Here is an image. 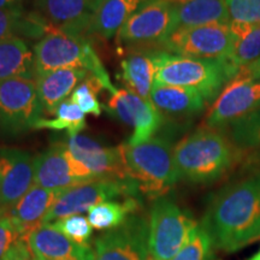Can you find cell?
Masks as SVG:
<instances>
[{"label":"cell","instance_id":"d6a6232c","mask_svg":"<svg viewBox=\"0 0 260 260\" xmlns=\"http://www.w3.org/2000/svg\"><path fill=\"white\" fill-rule=\"evenodd\" d=\"M104 87L98 79L89 75L82 83L76 87L69 99L82 110L84 115H93L99 117L103 113L104 107L98 99V94Z\"/></svg>","mask_w":260,"mask_h":260},{"label":"cell","instance_id":"f1b7e54d","mask_svg":"<svg viewBox=\"0 0 260 260\" xmlns=\"http://www.w3.org/2000/svg\"><path fill=\"white\" fill-rule=\"evenodd\" d=\"M54 118H40L35 123L34 130L48 129L54 132H64L67 130L68 136L79 135L86 129V115L82 112L76 104L70 99L65 100L58 107Z\"/></svg>","mask_w":260,"mask_h":260},{"label":"cell","instance_id":"f35d334b","mask_svg":"<svg viewBox=\"0 0 260 260\" xmlns=\"http://www.w3.org/2000/svg\"><path fill=\"white\" fill-rule=\"evenodd\" d=\"M31 260H46V259L40 258V256H38V255H35V254H31Z\"/></svg>","mask_w":260,"mask_h":260},{"label":"cell","instance_id":"7402d4cb","mask_svg":"<svg viewBox=\"0 0 260 260\" xmlns=\"http://www.w3.org/2000/svg\"><path fill=\"white\" fill-rule=\"evenodd\" d=\"M157 73L155 47H138L121 61V79L126 89L151 100V90Z\"/></svg>","mask_w":260,"mask_h":260},{"label":"cell","instance_id":"ffe728a7","mask_svg":"<svg viewBox=\"0 0 260 260\" xmlns=\"http://www.w3.org/2000/svg\"><path fill=\"white\" fill-rule=\"evenodd\" d=\"M89 75L82 69H58L38 75L35 83L44 113L54 115L60 104L65 102Z\"/></svg>","mask_w":260,"mask_h":260},{"label":"cell","instance_id":"b9f144b4","mask_svg":"<svg viewBox=\"0 0 260 260\" xmlns=\"http://www.w3.org/2000/svg\"><path fill=\"white\" fill-rule=\"evenodd\" d=\"M149 260H153V259H149Z\"/></svg>","mask_w":260,"mask_h":260},{"label":"cell","instance_id":"836d02e7","mask_svg":"<svg viewBox=\"0 0 260 260\" xmlns=\"http://www.w3.org/2000/svg\"><path fill=\"white\" fill-rule=\"evenodd\" d=\"M230 23L260 25V0H225Z\"/></svg>","mask_w":260,"mask_h":260},{"label":"cell","instance_id":"30bf717a","mask_svg":"<svg viewBox=\"0 0 260 260\" xmlns=\"http://www.w3.org/2000/svg\"><path fill=\"white\" fill-rule=\"evenodd\" d=\"M175 0H146L117 32L126 47H157L174 31Z\"/></svg>","mask_w":260,"mask_h":260},{"label":"cell","instance_id":"5bb4252c","mask_svg":"<svg viewBox=\"0 0 260 260\" xmlns=\"http://www.w3.org/2000/svg\"><path fill=\"white\" fill-rule=\"evenodd\" d=\"M260 109V81L235 76L216 98L211 106L205 125L224 129L255 110Z\"/></svg>","mask_w":260,"mask_h":260},{"label":"cell","instance_id":"44dd1931","mask_svg":"<svg viewBox=\"0 0 260 260\" xmlns=\"http://www.w3.org/2000/svg\"><path fill=\"white\" fill-rule=\"evenodd\" d=\"M151 102L162 116L184 118L203 111L206 100L195 89L154 82Z\"/></svg>","mask_w":260,"mask_h":260},{"label":"cell","instance_id":"83f0119b","mask_svg":"<svg viewBox=\"0 0 260 260\" xmlns=\"http://www.w3.org/2000/svg\"><path fill=\"white\" fill-rule=\"evenodd\" d=\"M141 203L138 198H126L119 201H104L88 211V222L93 229L107 232L117 228L130 214L139 212Z\"/></svg>","mask_w":260,"mask_h":260},{"label":"cell","instance_id":"d590c367","mask_svg":"<svg viewBox=\"0 0 260 260\" xmlns=\"http://www.w3.org/2000/svg\"><path fill=\"white\" fill-rule=\"evenodd\" d=\"M236 76H240L242 77V79H247L251 81H260V58L255 61H253L252 64L242 68V69L237 73Z\"/></svg>","mask_w":260,"mask_h":260},{"label":"cell","instance_id":"4dcf8cb0","mask_svg":"<svg viewBox=\"0 0 260 260\" xmlns=\"http://www.w3.org/2000/svg\"><path fill=\"white\" fill-rule=\"evenodd\" d=\"M31 258L28 239L21 235L8 214L0 216V260Z\"/></svg>","mask_w":260,"mask_h":260},{"label":"cell","instance_id":"60d3db41","mask_svg":"<svg viewBox=\"0 0 260 260\" xmlns=\"http://www.w3.org/2000/svg\"><path fill=\"white\" fill-rule=\"evenodd\" d=\"M23 260H31V258H28V259H23Z\"/></svg>","mask_w":260,"mask_h":260},{"label":"cell","instance_id":"3957f363","mask_svg":"<svg viewBox=\"0 0 260 260\" xmlns=\"http://www.w3.org/2000/svg\"><path fill=\"white\" fill-rule=\"evenodd\" d=\"M121 148L126 174L138 183L141 195L158 199L180 180L170 139L154 136L139 145L124 144Z\"/></svg>","mask_w":260,"mask_h":260},{"label":"cell","instance_id":"cb8c5ba5","mask_svg":"<svg viewBox=\"0 0 260 260\" xmlns=\"http://www.w3.org/2000/svg\"><path fill=\"white\" fill-rule=\"evenodd\" d=\"M146 0H103L90 22L86 37L93 35L110 40L119 31L130 16Z\"/></svg>","mask_w":260,"mask_h":260},{"label":"cell","instance_id":"8d00e7d4","mask_svg":"<svg viewBox=\"0 0 260 260\" xmlns=\"http://www.w3.org/2000/svg\"><path fill=\"white\" fill-rule=\"evenodd\" d=\"M27 0H0V10L19 9L24 10V3Z\"/></svg>","mask_w":260,"mask_h":260},{"label":"cell","instance_id":"ab89813d","mask_svg":"<svg viewBox=\"0 0 260 260\" xmlns=\"http://www.w3.org/2000/svg\"><path fill=\"white\" fill-rule=\"evenodd\" d=\"M4 213H6V212H5V211H4V210H2V209H0V216H2V214H4Z\"/></svg>","mask_w":260,"mask_h":260},{"label":"cell","instance_id":"6da1fadb","mask_svg":"<svg viewBox=\"0 0 260 260\" xmlns=\"http://www.w3.org/2000/svg\"><path fill=\"white\" fill-rule=\"evenodd\" d=\"M201 226L214 249L234 253L260 239V174L224 186L209 201Z\"/></svg>","mask_w":260,"mask_h":260},{"label":"cell","instance_id":"8fae6325","mask_svg":"<svg viewBox=\"0 0 260 260\" xmlns=\"http://www.w3.org/2000/svg\"><path fill=\"white\" fill-rule=\"evenodd\" d=\"M149 223L139 212L94 241V260H149Z\"/></svg>","mask_w":260,"mask_h":260},{"label":"cell","instance_id":"7a4b0ae2","mask_svg":"<svg viewBox=\"0 0 260 260\" xmlns=\"http://www.w3.org/2000/svg\"><path fill=\"white\" fill-rule=\"evenodd\" d=\"M180 180L211 184L229 172L239 160V149L222 132L200 128L181 140L174 149Z\"/></svg>","mask_w":260,"mask_h":260},{"label":"cell","instance_id":"52a82bcc","mask_svg":"<svg viewBox=\"0 0 260 260\" xmlns=\"http://www.w3.org/2000/svg\"><path fill=\"white\" fill-rule=\"evenodd\" d=\"M118 198H141L138 183L132 178H95L61 191L44 219V224L88 212L92 207Z\"/></svg>","mask_w":260,"mask_h":260},{"label":"cell","instance_id":"2e32d148","mask_svg":"<svg viewBox=\"0 0 260 260\" xmlns=\"http://www.w3.org/2000/svg\"><path fill=\"white\" fill-rule=\"evenodd\" d=\"M34 157L21 148H0V209L5 212L34 184Z\"/></svg>","mask_w":260,"mask_h":260},{"label":"cell","instance_id":"603a6c76","mask_svg":"<svg viewBox=\"0 0 260 260\" xmlns=\"http://www.w3.org/2000/svg\"><path fill=\"white\" fill-rule=\"evenodd\" d=\"M218 23H230L225 0H175L174 31Z\"/></svg>","mask_w":260,"mask_h":260},{"label":"cell","instance_id":"ac0fdd59","mask_svg":"<svg viewBox=\"0 0 260 260\" xmlns=\"http://www.w3.org/2000/svg\"><path fill=\"white\" fill-rule=\"evenodd\" d=\"M31 254L46 260H94L93 248L74 242L53 224H42L28 236Z\"/></svg>","mask_w":260,"mask_h":260},{"label":"cell","instance_id":"9a60e30c","mask_svg":"<svg viewBox=\"0 0 260 260\" xmlns=\"http://www.w3.org/2000/svg\"><path fill=\"white\" fill-rule=\"evenodd\" d=\"M69 153L84 165L95 178H130L126 174L121 146L107 147L86 135L61 140Z\"/></svg>","mask_w":260,"mask_h":260},{"label":"cell","instance_id":"e0dca14e","mask_svg":"<svg viewBox=\"0 0 260 260\" xmlns=\"http://www.w3.org/2000/svg\"><path fill=\"white\" fill-rule=\"evenodd\" d=\"M102 3L103 0H34V6L35 12L54 30L86 37Z\"/></svg>","mask_w":260,"mask_h":260},{"label":"cell","instance_id":"1f68e13d","mask_svg":"<svg viewBox=\"0 0 260 260\" xmlns=\"http://www.w3.org/2000/svg\"><path fill=\"white\" fill-rule=\"evenodd\" d=\"M172 260H214L213 243L201 224H197L189 240Z\"/></svg>","mask_w":260,"mask_h":260},{"label":"cell","instance_id":"277c9868","mask_svg":"<svg viewBox=\"0 0 260 260\" xmlns=\"http://www.w3.org/2000/svg\"><path fill=\"white\" fill-rule=\"evenodd\" d=\"M32 53L37 76L58 69H82L98 79L110 94L116 93L117 88L88 38L54 30L32 46Z\"/></svg>","mask_w":260,"mask_h":260},{"label":"cell","instance_id":"8992f818","mask_svg":"<svg viewBox=\"0 0 260 260\" xmlns=\"http://www.w3.org/2000/svg\"><path fill=\"white\" fill-rule=\"evenodd\" d=\"M148 223L149 259L153 260L174 259L198 224L165 195L153 200Z\"/></svg>","mask_w":260,"mask_h":260},{"label":"cell","instance_id":"d6986e66","mask_svg":"<svg viewBox=\"0 0 260 260\" xmlns=\"http://www.w3.org/2000/svg\"><path fill=\"white\" fill-rule=\"evenodd\" d=\"M60 193L32 184L6 214L22 236H28L44 224V219Z\"/></svg>","mask_w":260,"mask_h":260},{"label":"cell","instance_id":"5b68a950","mask_svg":"<svg viewBox=\"0 0 260 260\" xmlns=\"http://www.w3.org/2000/svg\"><path fill=\"white\" fill-rule=\"evenodd\" d=\"M154 82L198 90L206 102H212L234 74L224 59H197L171 54L155 48Z\"/></svg>","mask_w":260,"mask_h":260},{"label":"cell","instance_id":"ba28073f","mask_svg":"<svg viewBox=\"0 0 260 260\" xmlns=\"http://www.w3.org/2000/svg\"><path fill=\"white\" fill-rule=\"evenodd\" d=\"M235 37L229 24L182 28L171 32L155 48L197 59H225L232 54Z\"/></svg>","mask_w":260,"mask_h":260},{"label":"cell","instance_id":"4316f807","mask_svg":"<svg viewBox=\"0 0 260 260\" xmlns=\"http://www.w3.org/2000/svg\"><path fill=\"white\" fill-rule=\"evenodd\" d=\"M230 27L235 37V44L225 61L235 77L242 68L260 58V25L230 23Z\"/></svg>","mask_w":260,"mask_h":260},{"label":"cell","instance_id":"f546056e","mask_svg":"<svg viewBox=\"0 0 260 260\" xmlns=\"http://www.w3.org/2000/svg\"><path fill=\"white\" fill-rule=\"evenodd\" d=\"M233 144L237 149L260 157V109L229 126Z\"/></svg>","mask_w":260,"mask_h":260},{"label":"cell","instance_id":"9c48e42d","mask_svg":"<svg viewBox=\"0 0 260 260\" xmlns=\"http://www.w3.org/2000/svg\"><path fill=\"white\" fill-rule=\"evenodd\" d=\"M44 113L31 79H12L0 82V132L17 136L29 130Z\"/></svg>","mask_w":260,"mask_h":260},{"label":"cell","instance_id":"d4e9b609","mask_svg":"<svg viewBox=\"0 0 260 260\" xmlns=\"http://www.w3.org/2000/svg\"><path fill=\"white\" fill-rule=\"evenodd\" d=\"M32 48L22 38L0 40V82L12 79L35 80Z\"/></svg>","mask_w":260,"mask_h":260},{"label":"cell","instance_id":"4fadbf2b","mask_svg":"<svg viewBox=\"0 0 260 260\" xmlns=\"http://www.w3.org/2000/svg\"><path fill=\"white\" fill-rule=\"evenodd\" d=\"M105 110L112 118L133 126L134 133L126 141L132 146L154 138L164 124V116L151 100L126 88H117L116 93L110 96Z\"/></svg>","mask_w":260,"mask_h":260},{"label":"cell","instance_id":"74e56055","mask_svg":"<svg viewBox=\"0 0 260 260\" xmlns=\"http://www.w3.org/2000/svg\"><path fill=\"white\" fill-rule=\"evenodd\" d=\"M248 260H260V249H259V251H258V252H256V253H255V254H254V255H252V256H251V258H249Z\"/></svg>","mask_w":260,"mask_h":260},{"label":"cell","instance_id":"484cf974","mask_svg":"<svg viewBox=\"0 0 260 260\" xmlns=\"http://www.w3.org/2000/svg\"><path fill=\"white\" fill-rule=\"evenodd\" d=\"M53 29L38 12L19 9L0 10V40L9 38L39 39L46 37Z\"/></svg>","mask_w":260,"mask_h":260},{"label":"cell","instance_id":"7c38bea8","mask_svg":"<svg viewBox=\"0 0 260 260\" xmlns=\"http://www.w3.org/2000/svg\"><path fill=\"white\" fill-rule=\"evenodd\" d=\"M92 180L95 177L69 153L61 140L34 157V184L45 189L61 193Z\"/></svg>","mask_w":260,"mask_h":260},{"label":"cell","instance_id":"e575fe53","mask_svg":"<svg viewBox=\"0 0 260 260\" xmlns=\"http://www.w3.org/2000/svg\"><path fill=\"white\" fill-rule=\"evenodd\" d=\"M52 224L74 242L80 245H88L93 228L89 224L88 218L83 217L82 214H74Z\"/></svg>","mask_w":260,"mask_h":260}]
</instances>
